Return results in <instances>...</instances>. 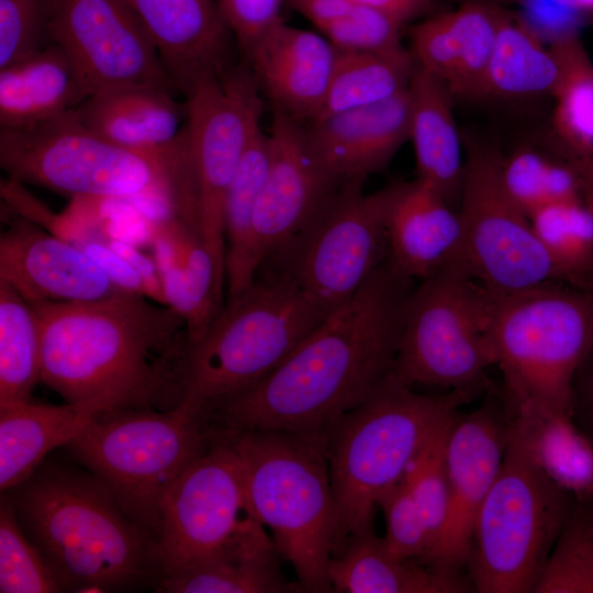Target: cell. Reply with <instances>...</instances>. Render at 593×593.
<instances>
[{
  "label": "cell",
  "instance_id": "24",
  "mask_svg": "<svg viewBox=\"0 0 593 593\" xmlns=\"http://www.w3.org/2000/svg\"><path fill=\"white\" fill-rule=\"evenodd\" d=\"M454 419L429 439L378 503L385 519V545L401 558L425 564L445 526L449 510L445 449Z\"/></svg>",
  "mask_w": 593,
  "mask_h": 593
},
{
  "label": "cell",
  "instance_id": "14",
  "mask_svg": "<svg viewBox=\"0 0 593 593\" xmlns=\"http://www.w3.org/2000/svg\"><path fill=\"white\" fill-rule=\"evenodd\" d=\"M501 159L489 145L468 146L457 210L465 262L474 279L495 293L558 281L528 217L504 189Z\"/></svg>",
  "mask_w": 593,
  "mask_h": 593
},
{
  "label": "cell",
  "instance_id": "19",
  "mask_svg": "<svg viewBox=\"0 0 593 593\" xmlns=\"http://www.w3.org/2000/svg\"><path fill=\"white\" fill-rule=\"evenodd\" d=\"M0 280L29 303L93 301L124 291L78 245L20 214L0 236Z\"/></svg>",
  "mask_w": 593,
  "mask_h": 593
},
{
  "label": "cell",
  "instance_id": "44",
  "mask_svg": "<svg viewBox=\"0 0 593 593\" xmlns=\"http://www.w3.org/2000/svg\"><path fill=\"white\" fill-rule=\"evenodd\" d=\"M403 24L376 9L356 4L350 13L320 31L337 51L393 54L406 51L400 40Z\"/></svg>",
  "mask_w": 593,
  "mask_h": 593
},
{
  "label": "cell",
  "instance_id": "6",
  "mask_svg": "<svg viewBox=\"0 0 593 593\" xmlns=\"http://www.w3.org/2000/svg\"><path fill=\"white\" fill-rule=\"evenodd\" d=\"M486 291V338L504 405L532 403L573 417L574 379L593 343V289L551 281Z\"/></svg>",
  "mask_w": 593,
  "mask_h": 593
},
{
  "label": "cell",
  "instance_id": "28",
  "mask_svg": "<svg viewBox=\"0 0 593 593\" xmlns=\"http://www.w3.org/2000/svg\"><path fill=\"white\" fill-rule=\"evenodd\" d=\"M410 139L416 179L436 190L451 206L459 204L465 161L445 83L414 63L409 82Z\"/></svg>",
  "mask_w": 593,
  "mask_h": 593
},
{
  "label": "cell",
  "instance_id": "35",
  "mask_svg": "<svg viewBox=\"0 0 593 593\" xmlns=\"http://www.w3.org/2000/svg\"><path fill=\"white\" fill-rule=\"evenodd\" d=\"M268 163L269 137L259 124L253 132L224 203L225 301L250 287L259 270L254 248L253 216Z\"/></svg>",
  "mask_w": 593,
  "mask_h": 593
},
{
  "label": "cell",
  "instance_id": "21",
  "mask_svg": "<svg viewBox=\"0 0 593 593\" xmlns=\"http://www.w3.org/2000/svg\"><path fill=\"white\" fill-rule=\"evenodd\" d=\"M175 89L182 94L202 76L227 67L231 31L216 0H126Z\"/></svg>",
  "mask_w": 593,
  "mask_h": 593
},
{
  "label": "cell",
  "instance_id": "11",
  "mask_svg": "<svg viewBox=\"0 0 593 593\" xmlns=\"http://www.w3.org/2000/svg\"><path fill=\"white\" fill-rule=\"evenodd\" d=\"M488 291L463 258L421 280L411 292L391 376L412 387L460 390L478 396L495 388L486 338Z\"/></svg>",
  "mask_w": 593,
  "mask_h": 593
},
{
  "label": "cell",
  "instance_id": "16",
  "mask_svg": "<svg viewBox=\"0 0 593 593\" xmlns=\"http://www.w3.org/2000/svg\"><path fill=\"white\" fill-rule=\"evenodd\" d=\"M49 34L70 58L87 98L120 85H157L175 91L126 0H51Z\"/></svg>",
  "mask_w": 593,
  "mask_h": 593
},
{
  "label": "cell",
  "instance_id": "30",
  "mask_svg": "<svg viewBox=\"0 0 593 593\" xmlns=\"http://www.w3.org/2000/svg\"><path fill=\"white\" fill-rule=\"evenodd\" d=\"M279 552L262 525L219 551L169 573L158 593H291L299 583L283 575Z\"/></svg>",
  "mask_w": 593,
  "mask_h": 593
},
{
  "label": "cell",
  "instance_id": "26",
  "mask_svg": "<svg viewBox=\"0 0 593 593\" xmlns=\"http://www.w3.org/2000/svg\"><path fill=\"white\" fill-rule=\"evenodd\" d=\"M154 259L166 304L184 321L197 342L225 303V287L201 234L177 217L152 223Z\"/></svg>",
  "mask_w": 593,
  "mask_h": 593
},
{
  "label": "cell",
  "instance_id": "34",
  "mask_svg": "<svg viewBox=\"0 0 593 593\" xmlns=\"http://www.w3.org/2000/svg\"><path fill=\"white\" fill-rule=\"evenodd\" d=\"M563 77L562 60L522 18L504 13L472 99H516L553 94Z\"/></svg>",
  "mask_w": 593,
  "mask_h": 593
},
{
  "label": "cell",
  "instance_id": "12",
  "mask_svg": "<svg viewBox=\"0 0 593 593\" xmlns=\"http://www.w3.org/2000/svg\"><path fill=\"white\" fill-rule=\"evenodd\" d=\"M365 181L342 182L258 271L288 279L327 315L344 305L388 256L389 187L365 193Z\"/></svg>",
  "mask_w": 593,
  "mask_h": 593
},
{
  "label": "cell",
  "instance_id": "20",
  "mask_svg": "<svg viewBox=\"0 0 593 593\" xmlns=\"http://www.w3.org/2000/svg\"><path fill=\"white\" fill-rule=\"evenodd\" d=\"M244 56L259 89L275 108L301 122L316 119L337 56L324 35L291 26L281 19Z\"/></svg>",
  "mask_w": 593,
  "mask_h": 593
},
{
  "label": "cell",
  "instance_id": "18",
  "mask_svg": "<svg viewBox=\"0 0 593 593\" xmlns=\"http://www.w3.org/2000/svg\"><path fill=\"white\" fill-rule=\"evenodd\" d=\"M268 137V169L253 216L259 268L304 227L344 182L321 163L303 122L275 108Z\"/></svg>",
  "mask_w": 593,
  "mask_h": 593
},
{
  "label": "cell",
  "instance_id": "33",
  "mask_svg": "<svg viewBox=\"0 0 593 593\" xmlns=\"http://www.w3.org/2000/svg\"><path fill=\"white\" fill-rule=\"evenodd\" d=\"M92 414L76 405L34 403L0 409V489L24 480L57 448L72 440Z\"/></svg>",
  "mask_w": 593,
  "mask_h": 593
},
{
  "label": "cell",
  "instance_id": "10",
  "mask_svg": "<svg viewBox=\"0 0 593 593\" xmlns=\"http://www.w3.org/2000/svg\"><path fill=\"white\" fill-rule=\"evenodd\" d=\"M575 504L508 427L501 469L472 528L466 570L473 591L533 592Z\"/></svg>",
  "mask_w": 593,
  "mask_h": 593
},
{
  "label": "cell",
  "instance_id": "46",
  "mask_svg": "<svg viewBox=\"0 0 593 593\" xmlns=\"http://www.w3.org/2000/svg\"><path fill=\"white\" fill-rule=\"evenodd\" d=\"M78 246L88 254L104 273L121 290L145 295L144 281L135 268L120 254L113 250L108 243L98 239H85Z\"/></svg>",
  "mask_w": 593,
  "mask_h": 593
},
{
  "label": "cell",
  "instance_id": "48",
  "mask_svg": "<svg viewBox=\"0 0 593 593\" xmlns=\"http://www.w3.org/2000/svg\"><path fill=\"white\" fill-rule=\"evenodd\" d=\"M573 394V418L593 439V343L577 372Z\"/></svg>",
  "mask_w": 593,
  "mask_h": 593
},
{
  "label": "cell",
  "instance_id": "52",
  "mask_svg": "<svg viewBox=\"0 0 593 593\" xmlns=\"http://www.w3.org/2000/svg\"><path fill=\"white\" fill-rule=\"evenodd\" d=\"M580 12H593V0H561Z\"/></svg>",
  "mask_w": 593,
  "mask_h": 593
},
{
  "label": "cell",
  "instance_id": "43",
  "mask_svg": "<svg viewBox=\"0 0 593 593\" xmlns=\"http://www.w3.org/2000/svg\"><path fill=\"white\" fill-rule=\"evenodd\" d=\"M51 0H0V69L49 45Z\"/></svg>",
  "mask_w": 593,
  "mask_h": 593
},
{
  "label": "cell",
  "instance_id": "3",
  "mask_svg": "<svg viewBox=\"0 0 593 593\" xmlns=\"http://www.w3.org/2000/svg\"><path fill=\"white\" fill-rule=\"evenodd\" d=\"M2 492L59 592L156 591L165 579L159 544L99 478L67 455L48 456Z\"/></svg>",
  "mask_w": 593,
  "mask_h": 593
},
{
  "label": "cell",
  "instance_id": "36",
  "mask_svg": "<svg viewBox=\"0 0 593 593\" xmlns=\"http://www.w3.org/2000/svg\"><path fill=\"white\" fill-rule=\"evenodd\" d=\"M413 66L409 51L393 54L337 51L328 90L315 120L394 97L409 87Z\"/></svg>",
  "mask_w": 593,
  "mask_h": 593
},
{
  "label": "cell",
  "instance_id": "15",
  "mask_svg": "<svg viewBox=\"0 0 593 593\" xmlns=\"http://www.w3.org/2000/svg\"><path fill=\"white\" fill-rule=\"evenodd\" d=\"M260 525L248 502L238 455L220 437L163 500L159 550L166 577Z\"/></svg>",
  "mask_w": 593,
  "mask_h": 593
},
{
  "label": "cell",
  "instance_id": "13",
  "mask_svg": "<svg viewBox=\"0 0 593 593\" xmlns=\"http://www.w3.org/2000/svg\"><path fill=\"white\" fill-rule=\"evenodd\" d=\"M259 87L244 66L197 79L186 91L183 125L203 240L226 290L223 213L228 187L260 124Z\"/></svg>",
  "mask_w": 593,
  "mask_h": 593
},
{
  "label": "cell",
  "instance_id": "1",
  "mask_svg": "<svg viewBox=\"0 0 593 593\" xmlns=\"http://www.w3.org/2000/svg\"><path fill=\"white\" fill-rule=\"evenodd\" d=\"M388 256L270 374L203 407L220 435L281 430L321 444L390 373L414 289Z\"/></svg>",
  "mask_w": 593,
  "mask_h": 593
},
{
  "label": "cell",
  "instance_id": "47",
  "mask_svg": "<svg viewBox=\"0 0 593 593\" xmlns=\"http://www.w3.org/2000/svg\"><path fill=\"white\" fill-rule=\"evenodd\" d=\"M107 243L113 250L124 257L139 273L146 288L147 298L157 303L166 304L161 278L155 259L139 251L134 244H131L130 242L110 237Z\"/></svg>",
  "mask_w": 593,
  "mask_h": 593
},
{
  "label": "cell",
  "instance_id": "41",
  "mask_svg": "<svg viewBox=\"0 0 593 593\" xmlns=\"http://www.w3.org/2000/svg\"><path fill=\"white\" fill-rule=\"evenodd\" d=\"M533 593H593V503L577 502Z\"/></svg>",
  "mask_w": 593,
  "mask_h": 593
},
{
  "label": "cell",
  "instance_id": "2",
  "mask_svg": "<svg viewBox=\"0 0 593 593\" xmlns=\"http://www.w3.org/2000/svg\"><path fill=\"white\" fill-rule=\"evenodd\" d=\"M30 304L41 328V381L65 403L92 415L181 405L191 343L172 307L127 291Z\"/></svg>",
  "mask_w": 593,
  "mask_h": 593
},
{
  "label": "cell",
  "instance_id": "40",
  "mask_svg": "<svg viewBox=\"0 0 593 593\" xmlns=\"http://www.w3.org/2000/svg\"><path fill=\"white\" fill-rule=\"evenodd\" d=\"M501 178L506 193L528 220L546 206L582 201L573 166L532 147L502 156Z\"/></svg>",
  "mask_w": 593,
  "mask_h": 593
},
{
  "label": "cell",
  "instance_id": "31",
  "mask_svg": "<svg viewBox=\"0 0 593 593\" xmlns=\"http://www.w3.org/2000/svg\"><path fill=\"white\" fill-rule=\"evenodd\" d=\"M87 94L56 43L0 69V128H25L76 109Z\"/></svg>",
  "mask_w": 593,
  "mask_h": 593
},
{
  "label": "cell",
  "instance_id": "49",
  "mask_svg": "<svg viewBox=\"0 0 593 593\" xmlns=\"http://www.w3.org/2000/svg\"><path fill=\"white\" fill-rule=\"evenodd\" d=\"M289 3L318 30L347 15L356 5L351 0H289Z\"/></svg>",
  "mask_w": 593,
  "mask_h": 593
},
{
  "label": "cell",
  "instance_id": "7",
  "mask_svg": "<svg viewBox=\"0 0 593 593\" xmlns=\"http://www.w3.org/2000/svg\"><path fill=\"white\" fill-rule=\"evenodd\" d=\"M220 437L237 452L250 508L270 529L302 592H332L336 513L325 447L281 430Z\"/></svg>",
  "mask_w": 593,
  "mask_h": 593
},
{
  "label": "cell",
  "instance_id": "25",
  "mask_svg": "<svg viewBox=\"0 0 593 593\" xmlns=\"http://www.w3.org/2000/svg\"><path fill=\"white\" fill-rule=\"evenodd\" d=\"M503 15L495 7L470 1L418 23L411 32L414 63L441 80L452 97L472 99Z\"/></svg>",
  "mask_w": 593,
  "mask_h": 593
},
{
  "label": "cell",
  "instance_id": "53",
  "mask_svg": "<svg viewBox=\"0 0 593 593\" xmlns=\"http://www.w3.org/2000/svg\"><path fill=\"white\" fill-rule=\"evenodd\" d=\"M510 1H516V2H522V0H510Z\"/></svg>",
  "mask_w": 593,
  "mask_h": 593
},
{
  "label": "cell",
  "instance_id": "17",
  "mask_svg": "<svg viewBox=\"0 0 593 593\" xmlns=\"http://www.w3.org/2000/svg\"><path fill=\"white\" fill-rule=\"evenodd\" d=\"M495 390L482 405L459 414L445 449L449 510L443 532L425 564L450 574L466 569L475 516L503 462L508 440L504 404Z\"/></svg>",
  "mask_w": 593,
  "mask_h": 593
},
{
  "label": "cell",
  "instance_id": "50",
  "mask_svg": "<svg viewBox=\"0 0 593 593\" xmlns=\"http://www.w3.org/2000/svg\"><path fill=\"white\" fill-rule=\"evenodd\" d=\"M359 5L383 12L402 23L417 16L430 4V0H351Z\"/></svg>",
  "mask_w": 593,
  "mask_h": 593
},
{
  "label": "cell",
  "instance_id": "51",
  "mask_svg": "<svg viewBox=\"0 0 593 593\" xmlns=\"http://www.w3.org/2000/svg\"><path fill=\"white\" fill-rule=\"evenodd\" d=\"M569 163L577 171L582 201L593 213V157Z\"/></svg>",
  "mask_w": 593,
  "mask_h": 593
},
{
  "label": "cell",
  "instance_id": "4",
  "mask_svg": "<svg viewBox=\"0 0 593 593\" xmlns=\"http://www.w3.org/2000/svg\"><path fill=\"white\" fill-rule=\"evenodd\" d=\"M0 165L10 180L74 199L161 197L178 214L192 199L183 128L167 149L134 150L89 130L77 109L30 127L0 128Z\"/></svg>",
  "mask_w": 593,
  "mask_h": 593
},
{
  "label": "cell",
  "instance_id": "29",
  "mask_svg": "<svg viewBox=\"0 0 593 593\" xmlns=\"http://www.w3.org/2000/svg\"><path fill=\"white\" fill-rule=\"evenodd\" d=\"M335 593H463L473 588L462 574L438 571L392 553L374 526L353 535L328 564Z\"/></svg>",
  "mask_w": 593,
  "mask_h": 593
},
{
  "label": "cell",
  "instance_id": "8",
  "mask_svg": "<svg viewBox=\"0 0 593 593\" xmlns=\"http://www.w3.org/2000/svg\"><path fill=\"white\" fill-rule=\"evenodd\" d=\"M219 438L200 409H131L92 415L60 449L99 478L131 519L159 544L166 492Z\"/></svg>",
  "mask_w": 593,
  "mask_h": 593
},
{
  "label": "cell",
  "instance_id": "22",
  "mask_svg": "<svg viewBox=\"0 0 593 593\" xmlns=\"http://www.w3.org/2000/svg\"><path fill=\"white\" fill-rule=\"evenodd\" d=\"M409 87L371 105L337 112L309 122L310 144L337 179H367L384 169L410 139Z\"/></svg>",
  "mask_w": 593,
  "mask_h": 593
},
{
  "label": "cell",
  "instance_id": "45",
  "mask_svg": "<svg viewBox=\"0 0 593 593\" xmlns=\"http://www.w3.org/2000/svg\"><path fill=\"white\" fill-rule=\"evenodd\" d=\"M216 3L243 54L282 19V0H216Z\"/></svg>",
  "mask_w": 593,
  "mask_h": 593
},
{
  "label": "cell",
  "instance_id": "27",
  "mask_svg": "<svg viewBox=\"0 0 593 593\" xmlns=\"http://www.w3.org/2000/svg\"><path fill=\"white\" fill-rule=\"evenodd\" d=\"M92 132L121 147L159 152L171 147L186 119L184 102L174 90L157 85H120L102 88L77 108Z\"/></svg>",
  "mask_w": 593,
  "mask_h": 593
},
{
  "label": "cell",
  "instance_id": "9",
  "mask_svg": "<svg viewBox=\"0 0 593 593\" xmlns=\"http://www.w3.org/2000/svg\"><path fill=\"white\" fill-rule=\"evenodd\" d=\"M327 316L288 279L259 271L190 345L180 406L203 409L256 384Z\"/></svg>",
  "mask_w": 593,
  "mask_h": 593
},
{
  "label": "cell",
  "instance_id": "5",
  "mask_svg": "<svg viewBox=\"0 0 593 593\" xmlns=\"http://www.w3.org/2000/svg\"><path fill=\"white\" fill-rule=\"evenodd\" d=\"M474 398L460 390L418 394L389 374L335 424L325 445L336 513L334 556L353 535L373 526L380 499Z\"/></svg>",
  "mask_w": 593,
  "mask_h": 593
},
{
  "label": "cell",
  "instance_id": "23",
  "mask_svg": "<svg viewBox=\"0 0 593 593\" xmlns=\"http://www.w3.org/2000/svg\"><path fill=\"white\" fill-rule=\"evenodd\" d=\"M388 187V258L398 270L424 280L463 258L462 226L454 206L416 178Z\"/></svg>",
  "mask_w": 593,
  "mask_h": 593
},
{
  "label": "cell",
  "instance_id": "37",
  "mask_svg": "<svg viewBox=\"0 0 593 593\" xmlns=\"http://www.w3.org/2000/svg\"><path fill=\"white\" fill-rule=\"evenodd\" d=\"M41 371V328L35 311L0 280V409L30 401Z\"/></svg>",
  "mask_w": 593,
  "mask_h": 593
},
{
  "label": "cell",
  "instance_id": "42",
  "mask_svg": "<svg viewBox=\"0 0 593 593\" xmlns=\"http://www.w3.org/2000/svg\"><path fill=\"white\" fill-rule=\"evenodd\" d=\"M0 592L60 593L37 548L22 530L9 496L0 495Z\"/></svg>",
  "mask_w": 593,
  "mask_h": 593
},
{
  "label": "cell",
  "instance_id": "32",
  "mask_svg": "<svg viewBox=\"0 0 593 593\" xmlns=\"http://www.w3.org/2000/svg\"><path fill=\"white\" fill-rule=\"evenodd\" d=\"M504 409L538 467L577 502L593 503V439L574 418L532 403Z\"/></svg>",
  "mask_w": 593,
  "mask_h": 593
},
{
  "label": "cell",
  "instance_id": "38",
  "mask_svg": "<svg viewBox=\"0 0 593 593\" xmlns=\"http://www.w3.org/2000/svg\"><path fill=\"white\" fill-rule=\"evenodd\" d=\"M563 66L553 94L552 125L561 157L577 161L593 157V64L577 35L551 43Z\"/></svg>",
  "mask_w": 593,
  "mask_h": 593
},
{
  "label": "cell",
  "instance_id": "39",
  "mask_svg": "<svg viewBox=\"0 0 593 593\" xmlns=\"http://www.w3.org/2000/svg\"><path fill=\"white\" fill-rule=\"evenodd\" d=\"M558 281L593 289V213L582 202L546 206L529 217Z\"/></svg>",
  "mask_w": 593,
  "mask_h": 593
}]
</instances>
